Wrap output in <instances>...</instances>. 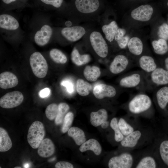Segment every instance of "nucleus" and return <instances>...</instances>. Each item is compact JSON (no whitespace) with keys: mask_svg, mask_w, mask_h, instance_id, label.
Segmentation results:
<instances>
[{"mask_svg":"<svg viewBox=\"0 0 168 168\" xmlns=\"http://www.w3.org/2000/svg\"><path fill=\"white\" fill-rule=\"evenodd\" d=\"M158 34L161 38L168 40V25L167 24L164 23L159 27Z\"/></svg>","mask_w":168,"mask_h":168,"instance_id":"nucleus-39","label":"nucleus"},{"mask_svg":"<svg viewBox=\"0 0 168 168\" xmlns=\"http://www.w3.org/2000/svg\"><path fill=\"white\" fill-rule=\"evenodd\" d=\"M12 142L6 130L2 127L0 128V152H5L12 147Z\"/></svg>","mask_w":168,"mask_h":168,"instance_id":"nucleus-27","label":"nucleus"},{"mask_svg":"<svg viewBox=\"0 0 168 168\" xmlns=\"http://www.w3.org/2000/svg\"><path fill=\"white\" fill-rule=\"evenodd\" d=\"M159 152L162 161L168 166V140L161 142L159 146Z\"/></svg>","mask_w":168,"mask_h":168,"instance_id":"nucleus-35","label":"nucleus"},{"mask_svg":"<svg viewBox=\"0 0 168 168\" xmlns=\"http://www.w3.org/2000/svg\"><path fill=\"white\" fill-rule=\"evenodd\" d=\"M61 84L66 88L67 91L69 93H72L73 91V85L71 82L64 80L62 82Z\"/></svg>","mask_w":168,"mask_h":168,"instance_id":"nucleus-44","label":"nucleus"},{"mask_svg":"<svg viewBox=\"0 0 168 168\" xmlns=\"http://www.w3.org/2000/svg\"><path fill=\"white\" fill-rule=\"evenodd\" d=\"M40 1L46 4L51 5L55 7L59 8L62 5L63 0H40Z\"/></svg>","mask_w":168,"mask_h":168,"instance_id":"nucleus-40","label":"nucleus"},{"mask_svg":"<svg viewBox=\"0 0 168 168\" xmlns=\"http://www.w3.org/2000/svg\"><path fill=\"white\" fill-rule=\"evenodd\" d=\"M19 23L17 20L8 14H2L0 16V27L9 30H15L19 27Z\"/></svg>","mask_w":168,"mask_h":168,"instance_id":"nucleus-18","label":"nucleus"},{"mask_svg":"<svg viewBox=\"0 0 168 168\" xmlns=\"http://www.w3.org/2000/svg\"><path fill=\"white\" fill-rule=\"evenodd\" d=\"M58 111L55 119V123L59 125L63 121L64 117L69 109V106L66 103L62 102L58 105Z\"/></svg>","mask_w":168,"mask_h":168,"instance_id":"nucleus-34","label":"nucleus"},{"mask_svg":"<svg viewBox=\"0 0 168 168\" xmlns=\"http://www.w3.org/2000/svg\"><path fill=\"white\" fill-rule=\"evenodd\" d=\"M3 2L6 4H9L13 2L16 0H2Z\"/></svg>","mask_w":168,"mask_h":168,"instance_id":"nucleus-48","label":"nucleus"},{"mask_svg":"<svg viewBox=\"0 0 168 168\" xmlns=\"http://www.w3.org/2000/svg\"><path fill=\"white\" fill-rule=\"evenodd\" d=\"M118 26L115 21H113L108 25H103L102 29L105 35L106 39L111 42L114 39Z\"/></svg>","mask_w":168,"mask_h":168,"instance_id":"nucleus-28","label":"nucleus"},{"mask_svg":"<svg viewBox=\"0 0 168 168\" xmlns=\"http://www.w3.org/2000/svg\"><path fill=\"white\" fill-rule=\"evenodd\" d=\"M30 65L34 74L37 77L41 78L46 75L48 65L45 58L40 52L33 53L29 59Z\"/></svg>","mask_w":168,"mask_h":168,"instance_id":"nucleus-3","label":"nucleus"},{"mask_svg":"<svg viewBox=\"0 0 168 168\" xmlns=\"http://www.w3.org/2000/svg\"><path fill=\"white\" fill-rule=\"evenodd\" d=\"M156 98L160 108L164 109L168 104V86H164L159 89L156 92Z\"/></svg>","mask_w":168,"mask_h":168,"instance_id":"nucleus-25","label":"nucleus"},{"mask_svg":"<svg viewBox=\"0 0 168 168\" xmlns=\"http://www.w3.org/2000/svg\"><path fill=\"white\" fill-rule=\"evenodd\" d=\"M49 55L52 59L56 63L64 64L67 62L66 56L62 52L58 49H52L50 51Z\"/></svg>","mask_w":168,"mask_h":168,"instance_id":"nucleus-32","label":"nucleus"},{"mask_svg":"<svg viewBox=\"0 0 168 168\" xmlns=\"http://www.w3.org/2000/svg\"><path fill=\"white\" fill-rule=\"evenodd\" d=\"M24 100L23 94L15 91L7 93L0 99V106L3 108L10 109L20 105Z\"/></svg>","mask_w":168,"mask_h":168,"instance_id":"nucleus-7","label":"nucleus"},{"mask_svg":"<svg viewBox=\"0 0 168 168\" xmlns=\"http://www.w3.org/2000/svg\"><path fill=\"white\" fill-rule=\"evenodd\" d=\"M52 34V29L50 26L44 25L36 33L34 36L35 41L39 46H44L49 42Z\"/></svg>","mask_w":168,"mask_h":168,"instance_id":"nucleus-13","label":"nucleus"},{"mask_svg":"<svg viewBox=\"0 0 168 168\" xmlns=\"http://www.w3.org/2000/svg\"><path fill=\"white\" fill-rule=\"evenodd\" d=\"M92 89V85L82 79H78L76 82V91L77 93L82 96H87Z\"/></svg>","mask_w":168,"mask_h":168,"instance_id":"nucleus-30","label":"nucleus"},{"mask_svg":"<svg viewBox=\"0 0 168 168\" xmlns=\"http://www.w3.org/2000/svg\"><path fill=\"white\" fill-rule=\"evenodd\" d=\"M109 125V122L106 121L105 122H103L101 124V127L103 128H108Z\"/></svg>","mask_w":168,"mask_h":168,"instance_id":"nucleus-46","label":"nucleus"},{"mask_svg":"<svg viewBox=\"0 0 168 168\" xmlns=\"http://www.w3.org/2000/svg\"><path fill=\"white\" fill-rule=\"evenodd\" d=\"M68 133V135L73 138L77 145H81L86 141L84 131L79 128L76 127H71Z\"/></svg>","mask_w":168,"mask_h":168,"instance_id":"nucleus-23","label":"nucleus"},{"mask_svg":"<svg viewBox=\"0 0 168 168\" xmlns=\"http://www.w3.org/2000/svg\"><path fill=\"white\" fill-rule=\"evenodd\" d=\"M101 75L100 68L96 66H87L83 71V75L88 81L94 82L97 80Z\"/></svg>","mask_w":168,"mask_h":168,"instance_id":"nucleus-26","label":"nucleus"},{"mask_svg":"<svg viewBox=\"0 0 168 168\" xmlns=\"http://www.w3.org/2000/svg\"><path fill=\"white\" fill-rule=\"evenodd\" d=\"M58 105L55 103H52L49 105L45 110L46 117L50 120L55 119L58 112Z\"/></svg>","mask_w":168,"mask_h":168,"instance_id":"nucleus-37","label":"nucleus"},{"mask_svg":"<svg viewBox=\"0 0 168 168\" xmlns=\"http://www.w3.org/2000/svg\"><path fill=\"white\" fill-rule=\"evenodd\" d=\"M153 12L152 7L150 5H141L133 9L131 12V16L134 19L142 21L150 20Z\"/></svg>","mask_w":168,"mask_h":168,"instance_id":"nucleus-8","label":"nucleus"},{"mask_svg":"<svg viewBox=\"0 0 168 168\" xmlns=\"http://www.w3.org/2000/svg\"><path fill=\"white\" fill-rule=\"evenodd\" d=\"M79 150L83 152L91 150L96 155L100 154L102 151L101 146L99 142L94 139H90L84 142L79 148Z\"/></svg>","mask_w":168,"mask_h":168,"instance_id":"nucleus-21","label":"nucleus"},{"mask_svg":"<svg viewBox=\"0 0 168 168\" xmlns=\"http://www.w3.org/2000/svg\"><path fill=\"white\" fill-rule=\"evenodd\" d=\"M152 82L157 85L168 84V71L161 68L157 67L151 73Z\"/></svg>","mask_w":168,"mask_h":168,"instance_id":"nucleus-15","label":"nucleus"},{"mask_svg":"<svg viewBox=\"0 0 168 168\" xmlns=\"http://www.w3.org/2000/svg\"><path fill=\"white\" fill-rule=\"evenodd\" d=\"M118 124L119 128L124 136L129 134L135 129L133 125L122 118L119 119Z\"/></svg>","mask_w":168,"mask_h":168,"instance_id":"nucleus-33","label":"nucleus"},{"mask_svg":"<svg viewBox=\"0 0 168 168\" xmlns=\"http://www.w3.org/2000/svg\"><path fill=\"white\" fill-rule=\"evenodd\" d=\"M139 64L141 69L147 73H151L157 68L153 58L148 55L141 56L139 59Z\"/></svg>","mask_w":168,"mask_h":168,"instance_id":"nucleus-19","label":"nucleus"},{"mask_svg":"<svg viewBox=\"0 0 168 168\" xmlns=\"http://www.w3.org/2000/svg\"><path fill=\"white\" fill-rule=\"evenodd\" d=\"M126 33L125 30L123 28H118L114 36L115 40L117 41L122 38Z\"/></svg>","mask_w":168,"mask_h":168,"instance_id":"nucleus-43","label":"nucleus"},{"mask_svg":"<svg viewBox=\"0 0 168 168\" xmlns=\"http://www.w3.org/2000/svg\"><path fill=\"white\" fill-rule=\"evenodd\" d=\"M145 132L142 129H135L129 134L124 137L120 142L122 147L133 149L140 146L145 139Z\"/></svg>","mask_w":168,"mask_h":168,"instance_id":"nucleus-5","label":"nucleus"},{"mask_svg":"<svg viewBox=\"0 0 168 168\" xmlns=\"http://www.w3.org/2000/svg\"><path fill=\"white\" fill-rule=\"evenodd\" d=\"M45 132L44 124L36 121L33 122L29 128L27 135L28 142L33 149L38 148L44 139Z\"/></svg>","mask_w":168,"mask_h":168,"instance_id":"nucleus-2","label":"nucleus"},{"mask_svg":"<svg viewBox=\"0 0 168 168\" xmlns=\"http://www.w3.org/2000/svg\"><path fill=\"white\" fill-rule=\"evenodd\" d=\"M110 125L114 132V140L117 142H120L123 139L124 136L119 128L118 121L116 118H113L111 119Z\"/></svg>","mask_w":168,"mask_h":168,"instance_id":"nucleus-36","label":"nucleus"},{"mask_svg":"<svg viewBox=\"0 0 168 168\" xmlns=\"http://www.w3.org/2000/svg\"><path fill=\"white\" fill-rule=\"evenodd\" d=\"M14 168H21L22 167L20 166H16Z\"/></svg>","mask_w":168,"mask_h":168,"instance_id":"nucleus-49","label":"nucleus"},{"mask_svg":"<svg viewBox=\"0 0 168 168\" xmlns=\"http://www.w3.org/2000/svg\"><path fill=\"white\" fill-rule=\"evenodd\" d=\"M157 163L154 156L146 155L142 156L135 163L134 167L136 168H155L157 167Z\"/></svg>","mask_w":168,"mask_h":168,"instance_id":"nucleus-20","label":"nucleus"},{"mask_svg":"<svg viewBox=\"0 0 168 168\" xmlns=\"http://www.w3.org/2000/svg\"><path fill=\"white\" fill-rule=\"evenodd\" d=\"M90 41L93 49L98 56L102 58L107 57L108 53V46L100 32H92L90 36Z\"/></svg>","mask_w":168,"mask_h":168,"instance_id":"nucleus-4","label":"nucleus"},{"mask_svg":"<svg viewBox=\"0 0 168 168\" xmlns=\"http://www.w3.org/2000/svg\"><path fill=\"white\" fill-rule=\"evenodd\" d=\"M77 10L83 14H90L97 10L100 6L99 0H76Z\"/></svg>","mask_w":168,"mask_h":168,"instance_id":"nucleus-10","label":"nucleus"},{"mask_svg":"<svg viewBox=\"0 0 168 168\" xmlns=\"http://www.w3.org/2000/svg\"><path fill=\"white\" fill-rule=\"evenodd\" d=\"M56 168H73L72 164L67 161H61L57 162L55 165Z\"/></svg>","mask_w":168,"mask_h":168,"instance_id":"nucleus-42","label":"nucleus"},{"mask_svg":"<svg viewBox=\"0 0 168 168\" xmlns=\"http://www.w3.org/2000/svg\"><path fill=\"white\" fill-rule=\"evenodd\" d=\"M55 147L52 141L49 138L44 139L38 147L37 152L39 156L46 158L52 156L54 153Z\"/></svg>","mask_w":168,"mask_h":168,"instance_id":"nucleus-16","label":"nucleus"},{"mask_svg":"<svg viewBox=\"0 0 168 168\" xmlns=\"http://www.w3.org/2000/svg\"><path fill=\"white\" fill-rule=\"evenodd\" d=\"M108 117L107 111L104 109H101L96 112H92L91 113V123L93 126L97 127L107 121Z\"/></svg>","mask_w":168,"mask_h":168,"instance_id":"nucleus-22","label":"nucleus"},{"mask_svg":"<svg viewBox=\"0 0 168 168\" xmlns=\"http://www.w3.org/2000/svg\"><path fill=\"white\" fill-rule=\"evenodd\" d=\"M134 157L129 152H124L120 155L112 157L109 160V168H130L135 164Z\"/></svg>","mask_w":168,"mask_h":168,"instance_id":"nucleus-6","label":"nucleus"},{"mask_svg":"<svg viewBox=\"0 0 168 168\" xmlns=\"http://www.w3.org/2000/svg\"><path fill=\"white\" fill-rule=\"evenodd\" d=\"M152 101L150 97L145 94H139L129 102L128 108L129 113L133 115L142 114L152 107Z\"/></svg>","mask_w":168,"mask_h":168,"instance_id":"nucleus-1","label":"nucleus"},{"mask_svg":"<svg viewBox=\"0 0 168 168\" xmlns=\"http://www.w3.org/2000/svg\"><path fill=\"white\" fill-rule=\"evenodd\" d=\"M74 119L73 114L71 112L67 113L63 120V123L61 128V131L65 133L70 128Z\"/></svg>","mask_w":168,"mask_h":168,"instance_id":"nucleus-38","label":"nucleus"},{"mask_svg":"<svg viewBox=\"0 0 168 168\" xmlns=\"http://www.w3.org/2000/svg\"><path fill=\"white\" fill-rule=\"evenodd\" d=\"M71 58L73 63L78 66L85 65L88 63L91 60L89 54L81 55L76 49H74L72 50Z\"/></svg>","mask_w":168,"mask_h":168,"instance_id":"nucleus-29","label":"nucleus"},{"mask_svg":"<svg viewBox=\"0 0 168 168\" xmlns=\"http://www.w3.org/2000/svg\"><path fill=\"white\" fill-rule=\"evenodd\" d=\"M50 93V90L48 88H45L41 90L39 93L40 97L44 98L49 96Z\"/></svg>","mask_w":168,"mask_h":168,"instance_id":"nucleus-45","label":"nucleus"},{"mask_svg":"<svg viewBox=\"0 0 168 168\" xmlns=\"http://www.w3.org/2000/svg\"><path fill=\"white\" fill-rule=\"evenodd\" d=\"M85 29L81 26H73L63 28L61 32L63 37L72 42L77 41L81 38L85 34Z\"/></svg>","mask_w":168,"mask_h":168,"instance_id":"nucleus-9","label":"nucleus"},{"mask_svg":"<svg viewBox=\"0 0 168 168\" xmlns=\"http://www.w3.org/2000/svg\"><path fill=\"white\" fill-rule=\"evenodd\" d=\"M129 64L127 57L122 54L116 56L111 63L109 67L110 72L113 74H118L124 71Z\"/></svg>","mask_w":168,"mask_h":168,"instance_id":"nucleus-12","label":"nucleus"},{"mask_svg":"<svg viewBox=\"0 0 168 168\" xmlns=\"http://www.w3.org/2000/svg\"><path fill=\"white\" fill-rule=\"evenodd\" d=\"M93 93L96 98L101 99L105 97H114L116 95V91L115 88L111 85L100 84L94 87Z\"/></svg>","mask_w":168,"mask_h":168,"instance_id":"nucleus-11","label":"nucleus"},{"mask_svg":"<svg viewBox=\"0 0 168 168\" xmlns=\"http://www.w3.org/2000/svg\"><path fill=\"white\" fill-rule=\"evenodd\" d=\"M128 50L132 54L135 55L141 54L143 49V44L141 40L137 37L131 38L128 44Z\"/></svg>","mask_w":168,"mask_h":168,"instance_id":"nucleus-24","label":"nucleus"},{"mask_svg":"<svg viewBox=\"0 0 168 168\" xmlns=\"http://www.w3.org/2000/svg\"><path fill=\"white\" fill-rule=\"evenodd\" d=\"M165 64L166 69L168 71V57L165 59Z\"/></svg>","mask_w":168,"mask_h":168,"instance_id":"nucleus-47","label":"nucleus"},{"mask_svg":"<svg viewBox=\"0 0 168 168\" xmlns=\"http://www.w3.org/2000/svg\"><path fill=\"white\" fill-rule=\"evenodd\" d=\"M142 80V76L139 73H135L122 78L119 82V85L124 88H134L139 85Z\"/></svg>","mask_w":168,"mask_h":168,"instance_id":"nucleus-17","label":"nucleus"},{"mask_svg":"<svg viewBox=\"0 0 168 168\" xmlns=\"http://www.w3.org/2000/svg\"><path fill=\"white\" fill-rule=\"evenodd\" d=\"M129 40V37L128 35H125L117 42L119 48L124 49L127 46Z\"/></svg>","mask_w":168,"mask_h":168,"instance_id":"nucleus-41","label":"nucleus"},{"mask_svg":"<svg viewBox=\"0 0 168 168\" xmlns=\"http://www.w3.org/2000/svg\"><path fill=\"white\" fill-rule=\"evenodd\" d=\"M18 83L17 77L9 72H4L0 74V87L6 89L14 87Z\"/></svg>","mask_w":168,"mask_h":168,"instance_id":"nucleus-14","label":"nucleus"},{"mask_svg":"<svg viewBox=\"0 0 168 168\" xmlns=\"http://www.w3.org/2000/svg\"><path fill=\"white\" fill-rule=\"evenodd\" d=\"M152 45L155 52L159 55H163L168 51V45L166 40L161 38L152 41Z\"/></svg>","mask_w":168,"mask_h":168,"instance_id":"nucleus-31","label":"nucleus"},{"mask_svg":"<svg viewBox=\"0 0 168 168\" xmlns=\"http://www.w3.org/2000/svg\"><path fill=\"white\" fill-rule=\"evenodd\" d=\"M167 6L168 7V2L167 3Z\"/></svg>","mask_w":168,"mask_h":168,"instance_id":"nucleus-50","label":"nucleus"}]
</instances>
